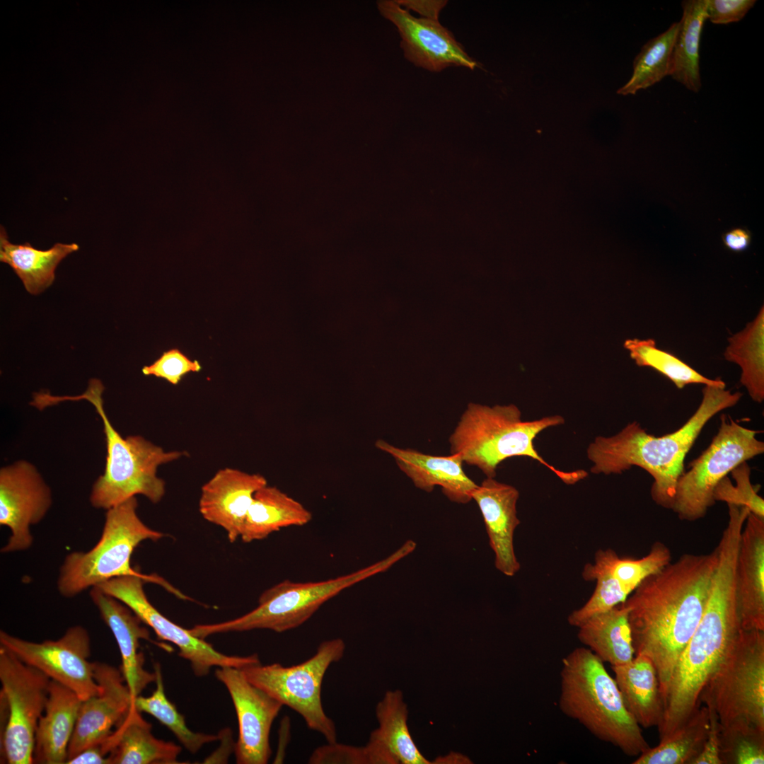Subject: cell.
Wrapping results in <instances>:
<instances>
[{
    "label": "cell",
    "mask_w": 764,
    "mask_h": 764,
    "mask_svg": "<svg viewBox=\"0 0 764 764\" xmlns=\"http://www.w3.org/2000/svg\"><path fill=\"white\" fill-rule=\"evenodd\" d=\"M718 557L717 547L707 554H684L647 577L621 603L628 610L635 655L652 661L664 702L678 658L705 610Z\"/></svg>",
    "instance_id": "1"
},
{
    "label": "cell",
    "mask_w": 764,
    "mask_h": 764,
    "mask_svg": "<svg viewBox=\"0 0 764 764\" xmlns=\"http://www.w3.org/2000/svg\"><path fill=\"white\" fill-rule=\"evenodd\" d=\"M739 540L722 537L718 563L702 618L681 652L664 702L657 727L662 739L681 726L700 706V695L741 630L735 597Z\"/></svg>",
    "instance_id": "2"
},
{
    "label": "cell",
    "mask_w": 764,
    "mask_h": 764,
    "mask_svg": "<svg viewBox=\"0 0 764 764\" xmlns=\"http://www.w3.org/2000/svg\"><path fill=\"white\" fill-rule=\"evenodd\" d=\"M695 412L675 432L661 436L647 433L634 421L618 434L598 436L589 444L587 456L594 474H621L632 466L647 471L653 478L651 496L664 508L671 509L678 480L684 471V460L706 424L717 413L736 405L742 393L725 388L705 386Z\"/></svg>",
    "instance_id": "3"
},
{
    "label": "cell",
    "mask_w": 764,
    "mask_h": 764,
    "mask_svg": "<svg viewBox=\"0 0 764 764\" xmlns=\"http://www.w3.org/2000/svg\"><path fill=\"white\" fill-rule=\"evenodd\" d=\"M104 386L91 378L84 393L76 396H56L42 392L39 403L42 408L64 401L85 400L100 416L105 436L107 456L103 475L93 483L90 494L91 505L108 510L137 494L152 503L160 502L166 492L165 482L157 474L159 466L175 461L185 453L165 451L139 435L122 437L113 427L103 407Z\"/></svg>",
    "instance_id": "4"
},
{
    "label": "cell",
    "mask_w": 764,
    "mask_h": 764,
    "mask_svg": "<svg viewBox=\"0 0 764 764\" xmlns=\"http://www.w3.org/2000/svg\"><path fill=\"white\" fill-rule=\"evenodd\" d=\"M559 707L594 736L628 756H638L650 748L615 679L587 647L574 649L562 661Z\"/></svg>",
    "instance_id": "5"
},
{
    "label": "cell",
    "mask_w": 764,
    "mask_h": 764,
    "mask_svg": "<svg viewBox=\"0 0 764 764\" xmlns=\"http://www.w3.org/2000/svg\"><path fill=\"white\" fill-rule=\"evenodd\" d=\"M560 415L531 421L521 419L514 405L492 407L470 403L449 437L451 453L478 468L487 478H494L497 466L514 456L536 460L565 483L572 485L588 475L584 470L563 471L548 463L535 448L534 439L544 429L563 424Z\"/></svg>",
    "instance_id": "6"
},
{
    "label": "cell",
    "mask_w": 764,
    "mask_h": 764,
    "mask_svg": "<svg viewBox=\"0 0 764 764\" xmlns=\"http://www.w3.org/2000/svg\"><path fill=\"white\" fill-rule=\"evenodd\" d=\"M415 548L412 540H407L383 560L334 579L303 583L284 580L264 591L257 606L243 615L219 623L196 625L190 632L204 639L218 633L257 629L283 632L294 629L306 622L326 601L358 582L386 571Z\"/></svg>",
    "instance_id": "7"
},
{
    "label": "cell",
    "mask_w": 764,
    "mask_h": 764,
    "mask_svg": "<svg viewBox=\"0 0 764 764\" xmlns=\"http://www.w3.org/2000/svg\"><path fill=\"white\" fill-rule=\"evenodd\" d=\"M137 507V498L133 497L106 510L100 538L93 548L87 552L74 551L65 557L57 582L62 596L72 598L88 588L125 576H138L168 586L160 577L143 574L131 567L132 555L142 541H156L163 536L140 519Z\"/></svg>",
    "instance_id": "8"
},
{
    "label": "cell",
    "mask_w": 764,
    "mask_h": 764,
    "mask_svg": "<svg viewBox=\"0 0 764 764\" xmlns=\"http://www.w3.org/2000/svg\"><path fill=\"white\" fill-rule=\"evenodd\" d=\"M700 702L714 709L722 727L764 731V631L741 628L708 681Z\"/></svg>",
    "instance_id": "9"
},
{
    "label": "cell",
    "mask_w": 764,
    "mask_h": 764,
    "mask_svg": "<svg viewBox=\"0 0 764 764\" xmlns=\"http://www.w3.org/2000/svg\"><path fill=\"white\" fill-rule=\"evenodd\" d=\"M345 649L343 639L334 638L322 642L316 653L301 664L260 663L242 670L250 683L296 712L310 729L333 743L337 741L336 727L323 707L321 689L326 671L343 657Z\"/></svg>",
    "instance_id": "10"
},
{
    "label": "cell",
    "mask_w": 764,
    "mask_h": 764,
    "mask_svg": "<svg viewBox=\"0 0 764 764\" xmlns=\"http://www.w3.org/2000/svg\"><path fill=\"white\" fill-rule=\"evenodd\" d=\"M757 432L742 427L724 414L709 446L679 477L671 509L681 520L695 521L705 516L716 502L713 492L722 478L739 464L764 452Z\"/></svg>",
    "instance_id": "11"
},
{
    "label": "cell",
    "mask_w": 764,
    "mask_h": 764,
    "mask_svg": "<svg viewBox=\"0 0 764 764\" xmlns=\"http://www.w3.org/2000/svg\"><path fill=\"white\" fill-rule=\"evenodd\" d=\"M0 681L3 761L34 763L35 731L45 711L51 679L0 646Z\"/></svg>",
    "instance_id": "12"
},
{
    "label": "cell",
    "mask_w": 764,
    "mask_h": 764,
    "mask_svg": "<svg viewBox=\"0 0 764 764\" xmlns=\"http://www.w3.org/2000/svg\"><path fill=\"white\" fill-rule=\"evenodd\" d=\"M144 581L141 577L125 576L96 587L129 607L159 639L174 644L179 649V656L190 663L197 677L207 676L213 666L242 669L260 663L256 654L240 656L219 652L203 639L193 636L189 630L170 620L148 600L143 587Z\"/></svg>",
    "instance_id": "13"
},
{
    "label": "cell",
    "mask_w": 764,
    "mask_h": 764,
    "mask_svg": "<svg viewBox=\"0 0 764 764\" xmlns=\"http://www.w3.org/2000/svg\"><path fill=\"white\" fill-rule=\"evenodd\" d=\"M0 646L51 680L72 690L81 700L100 692L94 677V662L88 660L90 636L81 625L69 627L57 640L41 642L23 639L1 630Z\"/></svg>",
    "instance_id": "14"
},
{
    "label": "cell",
    "mask_w": 764,
    "mask_h": 764,
    "mask_svg": "<svg viewBox=\"0 0 764 764\" xmlns=\"http://www.w3.org/2000/svg\"><path fill=\"white\" fill-rule=\"evenodd\" d=\"M671 562L670 549L659 541L641 558L621 557L610 548L598 550L593 562L586 563L581 572L585 581H596L594 591L581 608L569 615L568 623L577 627L591 616L620 604L643 580Z\"/></svg>",
    "instance_id": "15"
},
{
    "label": "cell",
    "mask_w": 764,
    "mask_h": 764,
    "mask_svg": "<svg viewBox=\"0 0 764 764\" xmlns=\"http://www.w3.org/2000/svg\"><path fill=\"white\" fill-rule=\"evenodd\" d=\"M215 676L228 691L238 718V738L234 747L236 763H267L272 753L271 727L283 705L250 683L241 668L219 667Z\"/></svg>",
    "instance_id": "16"
},
{
    "label": "cell",
    "mask_w": 764,
    "mask_h": 764,
    "mask_svg": "<svg viewBox=\"0 0 764 764\" xmlns=\"http://www.w3.org/2000/svg\"><path fill=\"white\" fill-rule=\"evenodd\" d=\"M50 488L37 468L21 460L0 470V524L11 531L1 552L23 551L33 545L30 528L45 517L52 505Z\"/></svg>",
    "instance_id": "17"
},
{
    "label": "cell",
    "mask_w": 764,
    "mask_h": 764,
    "mask_svg": "<svg viewBox=\"0 0 764 764\" xmlns=\"http://www.w3.org/2000/svg\"><path fill=\"white\" fill-rule=\"evenodd\" d=\"M377 6L398 28L405 57L415 65L431 71L451 66L472 70L480 66L438 20L414 17L396 1H379Z\"/></svg>",
    "instance_id": "18"
},
{
    "label": "cell",
    "mask_w": 764,
    "mask_h": 764,
    "mask_svg": "<svg viewBox=\"0 0 764 764\" xmlns=\"http://www.w3.org/2000/svg\"><path fill=\"white\" fill-rule=\"evenodd\" d=\"M94 677L100 692L81 702L66 761L85 748L105 741L133 704L134 698L120 669L96 661Z\"/></svg>",
    "instance_id": "19"
},
{
    "label": "cell",
    "mask_w": 764,
    "mask_h": 764,
    "mask_svg": "<svg viewBox=\"0 0 764 764\" xmlns=\"http://www.w3.org/2000/svg\"><path fill=\"white\" fill-rule=\"evenodd\" d=\"M266 485V478L260 474L220 469L202 487L199 512L204 519L224 528L233 543L241 537L255 493Z\"/></svg>",
    "instance_id": "20"
},
{
    "label": "cell",
    "mask_w": 764,
    "mask_h": 764,
    "mask_svg": "<svg viewBox=\"0 0 764 764\" xmlns=\"http://www.w3.org/2000/svg\"><path fill=\"white\" fill-rule=\"evenodd\" d=\"M735 597L741 628L764 631V518L751 512L739 539Z\"/></svg>",
    "instance_id": "21"
},
{
    "label": "cell",
    "mask_w": 764,
    "mask_h": 764,
    "mask_svg": "<svg viewBox=\"0 0 764 764\" xmlns=\"http://www.w3.org/2000/svg\"><path fill=\"white\" fill-rule=\"evenodd\" d=\"M518 490L487 478L472 492L482 514L490 545L494 554V565L507 577L514 576L520 569L514 547V535L520 524L516 504Z\"/></svg>",
    "instance_id": "22"
},
{
    "label": "cell",
    "mask_w": 764,
    "mask_h": 764,
    "mask_svg": "<svg viewBox=\"0 0 764 764\" xmlns=\"http://www.w3.org/2000/svg\"><path fill=\"white\" fill-rule=\"evenodd\" d=\"M90 596L116 640L121 656L120 671L135 698L156 679L154 671L144 668V657L139 651L141 639L151 641L149 632L139 617L118 599L96 586L91 588Z\"/></svg>",
    "instance_id": "23"
},
{
    "label": "cell",
    "mask_w": 764,
    "mask_h": 764,
    "mask_svg": "<svg viewBox=\"0 0 764 764\" xmlns=\"http://www.w3.org/2000/svg\"><path fill=\"white\" fill-rule=\"evenodd\" d=\"M375 445L395 459L400 470L416 487L431 492L435 486H439L448 499L459 504H467L473 499L472 492L478 485L465 473L463 461L459 454L433 456L398 448L381 439Z\"/></svg>",
    "instance_id": "24"
},
{
    "label": "cell",
    "mask_w": 764,
    "mask_h": 764,
    "mask_svg": "<svg viewBox=\"0 0 764 764\" xmlns=\"http://www.w3.org/2000/svg\"><path fill=\"white\" fill-rule=\"evenodd\" d=\"M151 724L134 705L100 743L110 764H178L182 748L156 738Z\"/></svg>",
    "instance_id": "25"
},
{
    "label": "cell",
    "mask_w": 764,
    "mask_h": 764,
    "mask_svg": "<svg viewBox=\"0 0 764 764\" xmlns=\"http://www.w3.org/2000/svg\"><path fill=\"white\" fill-rule=\"evenodd\" d=\"M81 702L72 690L51 680L45 711L35 731L34 763H66Z\"/></svg>",
    "instance_id": "26"
},
{
    "label": "cell",
    "mask_w": 764,
    "mask_h": 764,
    "mask_svg": "<svg viewBox=\"0 0 764 764\" xmlns=\"http://www.w3.org/2000/svg\"><path fill=\"white\" fill-rule=\"evenodd\" d=\"M615 681L627 710L644 728L658 727L664 701L656 670L647 656L637 654L628 663L612 666Z\"/></svg>",
    "instance_id": "27"
},
{
    "label": "cell",
    "mask_w": 764,
    "mask_h": 764,
    "mask_svg": "<svg viewBox=\"0 0 764 764\" xmlns=\"http://www.w3.org/2000/svg\"><path fill=\"white\" fill-rule=\"evenodd\" d=\"M77 243H56L48 250H39L26 242L11 243L4 226L0 227V261L8 265L22 281L25 290L37 295L52 284L60 262L78 250Z\"/></svg>",
    "instance_id": "28"
},
{
    "label": "cell",
    "mask_w": 764,
    "mask_h": 764,
    "mask_svg": "<svg viewBox=\"0 0 764 764\" xmlns=\"http://www.w3.org/2000/svg\"><path fill=\"white\" fill-rule=\"evenodd\" d=\"M311 519V513L302 504L266 485L254 494L241 538L245 543L262 540L281 528L303 526Z\"/></svg>",
    "instance_id": "29"
},
{
    "label": "cell",
    "mask_w": 764,
    "mask_h": 764,
    "mask_svg": "<svg viewBox=\"0 0 764 764\" xmlns=\"http://www.w3.org/2000/svg\"><path fill=\"white\" fill-rule=\"evenodd\" d=\"M578 629L579 641L603 663L619 666L634 658L628 610L622 603L591 616Z\"/></svg>",
    "instance_id": "30"
},
{
    "label": "cell",
    "mask_w": 764,
    "mask_h": 764,
    "mask_svg": "<svg viewBox=\"0 0 764 764\" xmlns=\"http://www.w3.org/2000/svg\"><path fill=\"white\" fill-rule=\"evenodd\" d=\"M707 1H682V18L670 59L668 76L694 93H698L702 86L699 51L701 33L707 20Z\"/></svg>",
    "instance_id": "31"
},
{
    "label": "cell",
    "mask_w": 764,
    "mask_h": 764,
    "mask_svg": "<svg viewBox=\"0 0 764 764\" xmlns=\"http://www.w3.org/2000/svg\"><path fill=\"white\" fill-rule=\"evenodd\" d=\"M724 356L741 369V384L751 398L764 400V306L745 328L728 338Z\"/></svg>",
    "instance_id": "32"
},
{
    "label": "cell",
    "mask_w": 764,
    "mask_h": 764,
    "mask_svg": "<svg viewBox=\"0 0 764 764\" xmlns=\"http://www.w3.org/2000/svg\"><path fill=\"white\" fill-rule=\"evenodd\" d=\"M378 727L372 733L402 764H431L414 742L407 725L408 709L400 690H388L376 707Z\"/></svg>",
    "instance_id": "33"
},
{
    "label": "cell",
    "mask_w": 764,
    "mask_h": 764,
    "mask_svg": "<svg viewBox=\"0 0 764 764\" xmlns=\"http://www.w3.org/2000/svg\"><path fill=\"white\" fill-rule=\"evenodd\" d=\"M710 724L706 705L699 707L679 727L659 743L639 754L633 764H691L700 753Z\"/></svg>",
    "instance_id": "34"
},
{
    "label": "cell",
    "mask_w": 764,
    "mask_h": 764,
    "mask_svg": "<svg viewBox=\"0 0 764 764\" xmlns=\"http://www.w3.org/2000/svg\"><path fill=\"white\" fill-rule=\"evenodd\" d=\"M156 689L149 697L138 695L133 700L135 708L151 714L166 726L180 743L191 753H197L205 744L219 740V736L194 732L186 724L182 715L166 697L159 664H154Z\"/></svg>",
    "instance_id": "35"
},
{
    "label": "cell",
    "mask_w": 764,
    "mask_h": 764,
    "mask_svg": "<svg viewBox=\"0 0 764 764\" xmlns=\"http://www.w3.org/2000/svg\"><path fill=\"white\" fill-rule=\"evenodd\" d=\"M678 28L679 21L675 22L642 46L634 59L631 78L617 91L618 94L635 95L668 76L671 51Z\"/></svg>",
    "instance_id": "36"
},
{
    "label": "cell",
    "mask_w": 764,
    "mask_h": 764,
    "mask_svg": "<svg viewBox=\"0 0 764 764\" xmlns=\"http://www.w3.org/2000/svg\"><path fill=\"white\" fill-rule=\"evenodd\" d=\"M624 347L638 366L654 369L682 389L689 384H703L726 388L720 378L711 379L700 374L676 356L656 347L653 339H629Z\"/></svg>",
    "instance_id": "37"
},
{
    "label": "cell",
    "mask_w": 764,
    "mask_h": 764,
    "mask_svg": "<svg viewBox=\"0 0 764 764\" xmlns=\"http://www.w3.org/2000/svg\"><path fill=\"white\" fill-rule=\"evenodd\" d=\"M311 764H399L388 747L371 733L364 746L328 743L316 748L308 760Z\"/></svg>",
    "instance_id": "38"
},
{
    "label": "cell",
    "mask_w": 764,
    "mask_h": 764,
    "mask_svg": "<svg viewBox=\"0 0 764 764\" xmlns=\"http://www.w3.org/2000/svg\"><path fill=\"white\" fill-rule=\"evenodd\" d=\"M720 758L723 764H763L764 731L751 727H721Z\"/></svg>",
    "instance_id": "39"
},
{
    "label": "cell",
    "mask_w": 764,
    "mask_h": 764,
    "mask_svg": "<svg viewBox=\"0 0 764 764\" xmlns=\"http://www.w3.org/2000/svg\"><path fill=\"white\" fill-rule=\"evenodd\" d=\"M735 485L726 476L717 485L713 492L714 501L727 504L746 507L751 513L764 518V500L758 495L760 485L751 482V468L743 462L731 471Z\"/></svg>",
    "instance_id": "40"
},
{
    "label": "cell",
    "mask_w": 764,
    "mask_h": 764,
    "mask_svg": "<svg viewBox=\"0 0 764 764\" xmlns=\"http://www.w3.org/2000/svg\"><path fill=\"white\" fill-rule=\"evenodd\" d=\"M201 369L198 361L192 360L179 349L173 348L164 352L150 365L144 366L141 371L145 376H153L177 385L184 376Z\"/></svg>",
    "instance_id": "41"
},
{
    "label": "cell",
    "mask_w": 764,
    "mask_h": 764,
    "mask_svg": "<svg viewBox=\"0 0 764 764\" xmlns=\"http://www.w3.org/2000/svg\"><path fill=\"white\" fill-rule=\"evenodd\" d=\"M755 0H707V20L714 24H727L741 21L754 6Z\"/></svg>",
    "instance_id": "42"
},
{
    "label": "cell",
    "mask_w": 764,
    "mask_h": 764,
    "mask_svg": "<svg viewBox=\"0 0 764 764\" xmlns=\"http://www.w3.org/2000/svg\"><path fill=\"white\" fill-rule=\"evenodd\" d=\"M705 705L709 710V730L700 753L691 764H723L720 758L721 725L713 707L709 704Z\"/></svg>",
    "instance_id": "43"
},
{
    "label": "cell",
    "mask_w": 764,
    "mask_h": 764,
    "mask_svg": "<svg viewBox=\"0 0 764 764\" xmlns=\"http://www.w3.org/2000/svg\"><path fill=\"white\" fill-rule=\"evenodd\" d=\"M396 1L406 10L412 9L424 16V18L433 20H438L440 11L447 4L446 1L443 0H397Z\"/></svg>",
    "instance_id": "44"
},
{
    "label": "cell",
    "mask_w": 764,
    "mask_h": 764,
    "mask_svg": "<svg viewBox=\"0 0 764 764\" xmlns=\"http://www.w3.org/2000/svg\"><path fill=\"white\" fill-rule=\"evenodd\" d=\"M723 243L731 251L736 253L747 250L751 242V233L742 228H733L722 236Z\"/></svg>",
    "instance_id": "45"
},
{
    "label": "cell",
    "mask_w": 764,
    "mask_h": 764,
    "mask_svg": "<svg viewBox=\"0 0 764 764\" xmlns=\"http://www.w3.org/2000/svg\"><path fill=\"white\" fill-rule=\"evenodd\" d=\"M65 764H110V760L100 743H98L85 748Z\"/></svg>",
    "instance_id": "46"
},
{
    "label": "cell",
    "mask_w": 764,
    "mask_h": 764,
    "mask_svg": "<svg viewBox=\"0 0 764 764\" xmlns=\"http://www.w3.org/2000/svg\"><path fill=\"white\" fill-rule=\"evenodd\" d=\"M470 759L460 753L451 752L447 755L437 757L432 763L435 764H456V763H471Z\"/></svg>",
    "instance_id": "47"
}]
</instances>
